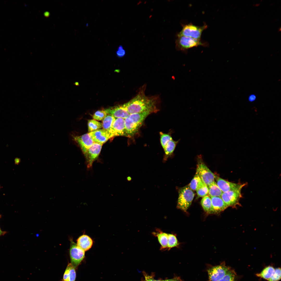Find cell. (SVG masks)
<instances>
[{"label":"cell","mask_w":281,"mask_h":281,"mask_svg":"<svg viewBox=\"0 0 281 281\" xmlns=\"http://www.w3.org/2000/svg\"><path fill=\"white\" fill-rule=\"evenodd\" d=\"M162 281H179L176 279H171L165 280Z\"/></svg>","instance_id":"d590c367"},{"label":"cell","mask_w":281,"mask_h":281,"mask_svg":"<svg viewBox=\"0 0 281 281\" xmlns=\"http://www.w3.org/2000/svg\"><path fill=\"white\" fill-rule=\"evenodd\" d=\"M178 194L177 207L186 212L192 203L194 194L188 186L181 188Z\"/></svg>","instance_id":"3957f363"},{"label":"cell","mask_w":281,"mask_h":281,"mask_svg":"<svg viewBox=\"0 0 281 281\" xmlns=\"http://www.w3.org/2000/svg\"><path fill=\"white\" fill-rule=\"evenodd\" d=\"M216 184L222 192L230 190L241 189L246 183H235L226 181L221 178L215 176Z\"/></svg>","instance_id":"7c38bea8"},{"label":"cell","mask_w":281,"mask_h":281,"mask_svg":"<svg viewBox=\"0 0 281 281\" xmlns=\"http://www.w3.org/2000/svg\"><path fill=\"white\" fill-rule=\"evenodd\" d=\"M255 4L254 3L253 4H252V5H253V6H255Z\"/></svg>","instance_id":"b9f144b4"},{"label":"cell","mask_w":281,"mask_h":281,"mask_svg":"<svg viewBox=\"0 0 281 281\" xmlns=\"http://www.w3.org/2000/svg\"><path fill=\"white\" fill-rule=\"evenodd\" d=\"M145 281H156V280L149 276H145Z\"/></svg>","instance_id":"836d02e7"},{"label":"cell","mask_w":281,"mask_h":281,"mask_svg":"<svg viewBox=\"0 0 281 281\" xmlns=\"http://www.w3.org/2000/svg\"><path fill=\"white\" fill-rule=\"evenodd\" d=\"M274 270L273 267L268 266L265 268L260 273L256 274V275L268 280L273 275Z\"/></svg>","instance_id":"603a6c76"},{"label":"cell","mask_w":281,"mask_h":281,"mask_svg":"<svg viewBox=\"0 0 281 281\" xmlns=\"http://www.w3.org/2000/svg\"><path fill=\"white\" fill-rule=\"evenodd\" d=\"M179 140L175 141L173 139L170 140L166 145L164 148V154L163 161L165 162L173 154L176 146Z\"/></svg>","instance_id":"d6986e66"},{"label":"cell","mask_w":281,"mask_h":281,"mask_svg":"<svg viewBox=\"0 0 281 281\" xmlns=\"http://www.w3.org/2000/svg\"><path fill=\"white\" fill-rule=\"evenodd\" d=\"M159 134L161 144L163 149L168 142L173 138L170 133H166L161 132Z\"/></svg>","instance_id":"f1b7e54d"},{"label":"cell","mask_w":281,"mask_h":281,"mask_svg":"<svg viewBox=\"0 0 281 281\" xmlns=\"http://www.w3.org/2000/svg\"><path fill=\"white\" fill-rule=\"evenodd\" d=\"M235 8V7H234L233 8V9H234Z\"/></svg>","instance_id":"ee69618b"},{"label":"cell","mask_w":281,"mask_h":281,"mask_svg":"<svg viewBox=\"0 0 281 281\" xmlns=\"http://www.w3.org/2000/svg\"><path fill=\"white\" fill-rule=\"evenodd\" d=\"M197 195L203 197L208 195V186L202 182L196 190Z\"/></svg>","instance_id":"4316f807"},{"label":"cell","mask_w":281,"mask_h":281,"mask_svg":"<svg viewBox=\"0 0 281 281\" xmlns=\"http://www.w3.org/2000/svg\"><path fill=\"white\" fill-rule=\"evenodd\" d=\"M175 42L176 48L177 50L184 51L188 49L199 46H206L208 44L201 41L184 36H177Z\"/></svg>","instance_id":"277c9868"},{"label":"cell","mask_w":281,"mask_h":281,"mask_svg":"<svg viewBox=\"0 0 281 281\" xmlns=\"http://www.w3.org/2000/svg\"><path fill=\"white\" fill-rule=\"evenodd\" d=\"M71 264L75 269L84 258L85 251L79 247L72 239L71 240L69 250Z\"/></svg>","instance_id":"ba28073f"},{"label":"cell","mask_w":281,"mask_h":281,"mask_svg":"<svg viewBox=\"0 0 281 281\" xmlns=\"http://www.w3.org/2000/svg\"><path fill=\"white\" fill-rule=\"evenodd\" d=\"M44 15H45L46 16H48L49 14L48 12H48H47L45 13V14H44Z\"/></svg>","instance_id":"74e56055"},{"label":"cell","mask_w":281,"mask_h":281,"mask_svg":"<svg viewBox=\"0 0 281 281\" xmlns=\"http://www.w3.org/2000/svg\"><path fill=\"white\" fill-rule=\"evenodd\" d=\"M242 33H241L238 36H239L240 35L242 34Z\"/></svg>","instance_id":"7bdbcfd3"},{"label":"cell","mask_w":281,"mask_h":281,"mask_svg":"<svg viewBox=\"0 0 281 281\" xmlns=\"http://www.w3.org/2000/svg\"><path fill=\"white\" fill-rule=\"evenodd\" d=\"M280 8H281V7H279V9H280Z\"/></svg>","instance_id":"681fc988"},{"label":"cell","mask_w":281,"mask_h":281,"mask_svg":"<svg viewBox=\"0 0 281 281\" xmlns=\"http://www.w3.org/2000/svg\"><path fill=\"white\" fill-rule=\"evenodd\" d=\"M88 133L94 143L103 145L110 138L107 130L103 129Z\"/></svg>","instance_id":"9a60e30c"},{"label":"cell","mask_w":281,"mask_h":281,"mask_svg":"<svg viewBox=\"0 0 281 281\" xmlns=\"http://www.w3.org/2000/svg\"><path fill=\"white\" fill-rule=\"evenodd\" d=\"M202 182L198 175L196 173L188 186L192 190H196L197 187Z\"/></svg>","instance_id":"484cf974"},{"label":"cell","mask_w":281,"mask_h":281,"mask_svg":"<svg viewBox=\"0 0 281 281\" xmlns=\"http://www.w3.org/2000/svg\"><path fill=\"white\" fill-rule=\"evenodd\" d=\"M102 145V144L94 143L84 155L87 169H90L92 167L93 163L98 158Z\"/></svg>","instance_id":"8fae6325"},{"label":"cell","mask_w":281,"mask_h":281,"mask_svg":"<svg viewBox=\"0 0 281 281\" xmlns=\"http://www.w3.org/2000/svg\"><path fill=\"white\" fill-rule=\"evenodd\" d=\"M212 207V213L221 212L228 207L224 202L221 196L210 197Z\"/></svg>","instance_id":"e0dca14e"},{"label":"cell","mask_w":281,"mask_h":281,"mask_svg":"<svg viewBox=\"0 0 281 281\" xmlns=\"http://www.w3.org/2000/svg\"><path fill=\"white\" fill-rule=\"evenodd\" d=\"M152 234L157 238L161 245V250L169 251L170 242L169 233L164 232L160 229L157 228L155 231L152 233Z\"/></svg>","instance_id":"5bb4252c"},{"label":"cell","mask_w":281,"mask_h":281,"mask_svg":"<svg viewBox=\"0 0 281 281\" xmlns=\"http://www.w3.org/2000/svg\"><path fill=\"white\" fill-rule=\"evenodd\" d=\"M281 27H280L278 29V31H281Z\"/></svg>","instance_id":"f35d334b"},{"label":"cell","mask_w":281,"mask_h":281,"mask_svg":"<svg viewBox=\"0 0 281 281\" xmlns=\"http://www.w3.org/2000/svg\"><path fill=\"white\" fill-rule=\"evenodd\" d=\"M281 279V269L280 268L274 270V273L269 281H278Z\"/></svg>","instance_id":"4dcf8cb0"},{"label":"cell","mask_w":281,"mask_h":281,"mask_svg":"<svg viewBox=\"0 0 281 281\" xmlns=\"http://www.w3.org/2000/svg\"><path fill=\"white\" fill-rule=\"evenodd\" d=\"M146 85L140 87L136 95L129 102L123 104L130 114L146 111L156 112L160 102L159 96H148L145 94Z\"/></svg>","instance_id":"6da1fadb"},{"label":"cell","mask_w":281,"mask_h":281,"mask_svg":"<svg viewBox=\"0 0 281 281\" xmlns=\"http://www.w3.org/2000/svg\"><path fill=\"white\" fill-rule=\"evenodd\" d=\"M116 118L113 116L107 114L102 120V124L103 129L106 130H108L111 126Z\"/></svg>","instance_id":"cb8c5ba5"},{"label":"cell","mask_w":281,"mask_h":281,"mask_svg":"<svg viewBox=\"0 0 281 281\" xmlns=\"http://www.w3.org/2000/svg\"><path fill=\"white\" fill-rule=\"evenodd\" d=\"M237 275L234 271L231 269L218 281H237Z\"/></svg>","instance_id":"83f0119b"},{"label":"cell","mask_w":281,"mask_h":281,"mask_svg":"<svg viewBox=\"0 0 281 281\" xmlns=\"http://www.w3.org/2000/svg\"><path fill=\"white\" fill-rule=\"evenodd\" d=\"M93 244V241L92 239L86 235H81L77 240V245L85 251L90 249Z\"/></svg>","instance_id":"ac0fdd59"},{"label":"cell","mask_w":281,"mask_h":281,"mask_svg":"<svg viewBox=\"0 0 281 281\" xmlns=\"http://www.w3.org/2000/svg\"><path fill=\"white\" fill-rule=\"evenodd\" d=\"M260 3H256V4H255V6H256V7H258V6H259L260 5Z\"/></svg>","instance_id":"8d00e7d4"},{"label":"cell","mask_w":281,"mask_h":281,"mask_svg":"<svg viewBox=\"0 0 281 281\" xmlns=\"http://www.w3.org/2000/svg\"><path fill=\"white\" fill-rule=\"evenodd\" d=\"M231 268L227 266L225 262L213 266L208 270L209 281H218L222 278Z\"/></svg>","instance_id":"9c48e42d"},{"label":"cell","mask_w":281,"mask_h":281,"mask_svg":"<svg viewBox=\"0 0 281 281\" xmlns=\"http://www.w3.org/2000/svg\"><path fill=\"white\" fill-rule=\"evenodd\" d=\"M241 190L239 189L222 192L220 196L228 207L235 208L240 205L239 200L242 197Z\"/></svg>","instance_id":"52a82bcc"},{"label":"cell","mask_w":281,"mask_h":281,"mask_svg":"<svg viewBox=\"0 0 281 281\" xmlns=\"http://www.w3.org/2000/svg\"><path fill=\"white\" fill-rule=\"evenodd\" d=\"M274 4V3H271L270 4V6H272V5H273Z\"/></svg>","instance_id":"ab89813d"},{"label":"cell","mask_w":281,"mask_h":281,"mask_svg":"<svg viewBox=\"0 0 281 281\" xmlns=\"http://www.w3.org/2000/svg\"><path fill=\"white\" fill-rule=\"evenodd\" d=\"M245 16H244V17H243V18H245Z\"/></svg>","instance_id":"f6af8a7d"},{"label":"cell","mask_w":281,"mask_h":281,"mask_svg":"<svg viewBox=\"0 0 281 281\" xmlns=\"http://www.w3.org/2000/svg\"><path fill=\"white\" fill-rule=\"evenodd\" d=\"M156 281H162L158 280H156Z\"/></svg>","instance_id":"7dc6e473"},{"label":"cell","mask_w":281,"mask_h":281,"mask_svg":"<svg viewBox=\"0 0 281 281\" xmlns=\"http://www.w3.org/2000/svg\"><path fill=\"white\" fill-rule=\"evenodd\" d=\"M232 5H233V4H232V5H231V6H232Z\"/></svg>","instance_id":"816d5d0a"},{"label":"cell","mask_w":281,"mask_h":281,"mask_svg":"<svg viewBox=\"0 0 281 281\" xmlns=\"http://www.w3.org/2000/svg\"><path fill=\"white\" fill-rule=\"evenodd\" d=\"M207 27L206 24L201 26L194 25L191 23L184 25L181 31L177 36H184L198 40H200L203 31Z\"/></svg>","instance_id":"8992f818"},{"label":"cell","mask_w":281,"mask_h":281,"mask_svg":"<svg viewBox=\"0 0 281 281\" xmlns=\"http://www.w3.org/2000/svg\"><path fill=\"white\" fill-rule=\"evenodd\" d=\"M88 131H94L102 128L101 123L94 119H89L88 121Z\"/></svg>","instance_id":"d4e9b609"},{"label":"cell","mask_w":281,"mask_h":281,"mask_svg":"<svg viewBox=\"0 0 281 281\" xmlns=\"http://www.w3.org/2000/svg\"><path fill=\"white\" fill-rule=\"evenodd\" d=\"M240 43V42L239 41L238 43V44H239Z\"/></svg>","instance_id":"bcb514c9"},{"label":"cell","mask_w":281,"mask_h":281,"mask_svg":"<svg viewBox=\"0 0 281 281\" xmlns=\"http://www.w3.org/2000/svg\"><path fill=\"white\" fill-rule=\"evenodd\" d=\"M107 114L105 110H98L93 114L92 117L94 119L99 121L103 120Z\"/></svg>","instance_id":"f546056e"},{"label":"cell","mask_w":281,"mask_h":281,"mask_svg":"<svg viewBox=\"0 0 281 281\" xmlns=\"http://www.w3.org/2000/svg\"><path fill=\"white\" fill-rule=\"evenodd\" d=\"M208 187V194L210 197L220 196L222 193L215 181L212 183Z\"/></svg>","instance_id":"44dd1931"},{"label":"cell","mask_w":281,"mask_h":281,"mask_svg":"<svg viewBox=\"0 0 281 281\" xmlns=\"http://www.w3.org/2000/svg\"><path fill=\"white\" fill-rule=\"evenodd\" d=\"M126 53L125 50L121 45L118 46L116 52L117 55L119 57L122 58L125 56Z\"/></svg>","instance_id":"1f68e13d"},{"label":"cell","mask_w":281,"mask_h":281,"mask_svg":"<svg viewBox=\"0 0 281 281\" xmlns=\"http://www.w3.org/2000/svg\"><path fill=\"white\" fill-rule=\"evenodd\" d=\"M262 1V0H261L260 1V2H261V1Z\"/></svg>","instance_id":"f907efd6"},{"label":"cell","mask_w":281,"mask_h":281,"mask_svg":"<svg viewBox=\"0 0 281 281\" xmlns=\"http://www.w3.org/2000/svg\"><path fill=\"white\" fill-rule=\"evenodd\" d=\"M6 233V232L2 231L0 227V236L2 235H4Z\"/></svg>","instance_id":"e575fe53"},{"label":"cell","mask_w":281,"mask_h":281,"mask_svg":"<svg viewBox=\"0 0 281 281\" xmlns=\"http://www.w3.org/2000/svg\"><path fill=\"white\" fill-rule=\"evenodd\" d=\"M256 99V96L253 94L250 95L248 97L249 101L251 102L254 101Z\"/></svg>","instance_id":"d6a6232c"},{"label":"cell","mask_w":281,"mask_h":281,"mask_svg":"<svg viewBox=\"0 0 281 281\" xmlns=\"http://www.w3.org/2000/svg\"><path fill=\"white\" fill-rule=\"evenodd\" d=\"M107 131L110 138L119 136L128 137L126 131L124 119L122 118H116L111 126Z\"/></svg>","instance_id":"30bf717a"},{"label":"cell","mask_w":281,"mask_h":281,"mask_svg":"<svg viewBox=\"0 0 281 281\" xmlns=\"http://www.w3.org/2000/svg\"><path fill=\"white\" fill-rule=\"evenodd\" d=\"M277 20L276 19H275L273 20V21H275Z\"/></svg>","instance_id":"60d3db41"},{"label":"cell","mask_w":281,"mask_h":281,"mask_svg":"<svg viewBox=\"0 0 281 281\" xmlns=\"http://www.w3.org/2000/svg\"><path fill=\"white\" fill-rule=\"evenodd\" d=\"M74 140L79 145L85 155L94 143L88 133L80 136H73Z\"/></svg>","instance_id":"4fadbf2b"},{"label":"cell","mask_w":281,"mask_h":281,"mask_svg":"<svg viewBox=\"0 0 281 281\" xmlns=\"http://www.w3.org/2000/svg\"><path fill=\"white\" fill-rule=\"evenodd\" d=\"M105 110L107 114L113 116L116 118H120L125 119L130 114L123 105L111 107Z\"/></svg>","instance_id":"2e32d148"},{"label":"cell","mask_w":281,"mask_h":281,"mask_svg":"<svg viewBox=\"0 0 281 281\" xmlns=\"http://www.w3.org/2000/svg\"><path fill=\"white\" fill-rule=\"evenodd\" d=\"M201 204L205 212L209 214H212V201L210 196L207 195L203 197L201 200Z\"/></svg>","instance_id":"7402d4cb"},{"label":"cell","mask_w":281,"mask_h":281,"mask_svg":"<svg viewBox=\"0 0 281 281\" xmlns=\"http://www.w3.org/2000/svg\"><path fill=\"white\" fill-rule=\"evenodd\" d=\"M152 113L148 111L130 114L124 119L126 131L128 137H133L137 133L145 119Z\"/></svg>","instance_id":"7a4b0ae2"},{"label":"cell","mask_w":281,"mask_h":281,"mask_svg":"<svg viewBox=\"0 0 281 281\" xmlns=\"http://www.w3.org/2000/svg\"><path fill=\"white\" fill-rule=\"evenodd\" d=\"M196 173L207 186L215 181V176L203 162L200 156L198 158Z\"/></svg>","instance_id":"5b68a950"},{"label":"cell","mask_w":281,"mask_h":281,"mask_svg":"<svg viewBox=\"0 0 281 281\" xmlns=\"http://www.w3.org/2000/svg\"><path fill=\"white\" fill-rule=\"evenodd\" d=\"M1 215L0 214V219L1 218Z\"/></svg>","instance_id":"c3c4849f"},{"label":"cell","mask_w":281,"mask_h":281,"mask_svg":"<svg viewBox=\"0 0 281 281\" xmlns=\"http://www.w3.org/2000/svg\"><path fill=\"white\" fill-rule=\"evenodd\" d=\"M76 277L75 268L71 263H69L64 274L62 281H75Z\"/></svg>","instance_id":"ffe728a7"}]
</instances>
